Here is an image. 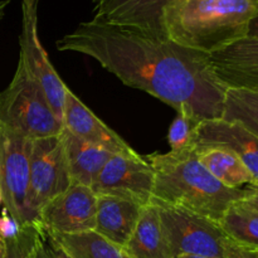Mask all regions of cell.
<instances>
[{
    "instance_id": "obj_1",
    "label": "cell",
    "mask_w": 258,
    "mask_h": 258,
    "mask_svg": "<svg viewBox=\"0 0 258 258\" xmlns=\"http://www.w3.org/2000/svg\"><path fill=\"white\" fill-rule=\"evenodd\" d=\"M60 52L97 60L123 85L203 120L222 118L227 88L217 80L209 54L133 28L82 22L57 40Z\"/></svg>"
},
{
    "instance_id": "obj_2",
    "label": "cell",
    "mask_w": 258,
    "mask_h": 258,
    "mask_svg": "<svg viewBox=\"0 0 258 258\" xmlns=\"http://www.w3.org/2000/svg\"><path fill=\"white\" fill-rule=\"evenodd\" d=\"M145 159L155 175L150 203L183 209L219 222L232 204L247 196L246 186L232 189L217 180L199 163L196 150L183 154L154 153Z\"/></svg>"
},
{
    "instance_id": "obj_3",
    "label": "cell",
    "mask_w": 258,
    "mask_h": 258,
    "mask_svg": "<svg viewBox=\"0 0 258 258\" xmlns=\"http://www.w3.org/2000/svg\"><path fill=\"white\" fill-rule=\"evenodd\" d=\"M258 0H175L164 12L166 37L213 54L248 35Z\"/></svg>"
},
{
    "instance_id": "obj_4",
    "label": "cell",
    "mask_w": 258,
    "mask_h": 258,
    "mask_svg": "<svg viewBox=\"0 0 258 258\" xmlns=\"http://www.w3.org/2000/svg\"><path fill=\"white\" fill-rule=\"evenodd\" d=\"M0 125L29 140L60 135L64 130L40 86L19 59L12 81L0 92Z\"/></svg>"
},
{
    "instance_id": "obj_5",
    "label": "cell",
    "mask_w": 258,
    "mask_h": 258,
    "mask_svg": "<svg viewBox=\"0 0 258 258\" xmlns=\"http://www.w3.org/2000/svg\"><path fill=\"white\" fill-rule=\"evenodd\" d=\"M155 204L171 258L202 256L226 258L227 237L218 222L179 208Z\"/></svg>"
},
{
    "instance_id": "obj_6",
    "label": "cell",
    "mask_w": 258,
    "mask_h": 258,
    "mask_svg": "<svg viewBox=\"0 0 258 258\" xmlns=\"http://www.w3.org/2000/svg\"><path fill=\"white\" fill-rule=\"evenodd\" d=\"M30 143L0 125V189L4 209L20 224L35 222L28 207Z\"/></svg>"
},
{
    "instance_id": "obj_7",
    "label": "cell",
    "mask_w": 258,
    "mask_h": 258,
    "mask_svg": "<svg viewBox=\"0 0 258 258\" xmlns=\"http://www.w3.org/2000/svg\"><path fill=\"white\" fill-rule=\"evenodd\" d=\"M71 185L62 134L30 143L28 207L37 221L40 209Z\"/></svg>"
},
{
    "instance_id": "obj_8",
    "label": "cell",
    "mask_w": 258,
    "mask_h": 258,
    "mask_svg": "<svg viewBox=\"0 0 258 258\" xmlns=\"http://www.w3.org/2000/svg\"><path fill=\"white\" fill-rule=\"evenodd\" d=\"M39 0H22V30L19 34V60L30 77L40 86L55 116L63 122L68 87L50 63L38 34Z\"/></svg>"
},
{
    "instance_id": "obj_9",
    "label": "cell",
    "mask_w": 258,
    "mask_h": 258,
    "mask_svg": "<svg viewBox=\"0 0 258 258\" xmlns=\"http://www.w3.org/2000/svg\"><path fill=\"white\" fill-rule=\"evenodd\" d=\"M154 170L145 156L113 154L98 174L92 190L96 196H112L143 207L153 198Z\"/></svg>"
},
{
    "instance_id": "obj_10",
    "label": "cell",
    "mask_w": 258,
    "mask_h": 258,
    "mask_svg": "<svg viewBox=\"0 0 258 258\" xmlns=\"http://www.w3.org/2000/svg\"><path fill=\"white\" fill-rule=\"evenodd\" d=\"M97 196L92 188L71 184L48 202L37 221L50 234H75L95 231Z\"/></svg>"
},
{
    "instance_id": "obj_11",
    "label": "cell",
    "mask_w": 258,
    "mask_h": 258,
    "mask_svg": "<svg viewBox=\"0 0 258 258\" xmlns=\"http://www.w3.org/2000/svg\"><path fill=\"white\" fill-rule=\"evenodd\" d=\"M175 0H93V20L168 38L164 12Z\"/></svg>"
},
{
    "instance_id": "obj_12",
    "label": "cell",
    "mask_w": 258,
    "mask_h": 258,
    "mask_svg": "<svg viewBox=\"0 0 258 258\" xmlns=\"http://www.w3.org/2000/svg\"><path fill=\"white\" fill-rule=\"evenodd\" d=\"M209 64L226 88L258 92V37H247L209 54Z\"/></svg>"
},
{
    "instance_id": "obj_13",
    "label": "cell",
    "mask_w": 258,
    "mask_h": 258,
    "mask_svg": "<svg viewBox=\"0 0 258 258\" xmlns=\"http://www.w3.org/2000/svg\"><path fill=\"white\" fill-rule=\"evenodd\" d=\"M63 126L66 130L86 143L105 149L112 154H138L117 133L98 118L70 88L66 92Z\"/></svg>"
},
{
    "instance_id": "obj_14",
    "label": "cell",
    "mask_w": 258,
    "mask_h": 258,
    "mask_svg": "<svg viewBox=\"0 0 258 258\" xmlns=\"http://www.w3.org/2000/svg\"><path fill=\"white\" fill-rule=\"evenodd\" d=\"M222 145L238 155L258 185V136L236 121L204 120L199 127L198 145Z\"/></svg>"
},
{
    "instance_id": "obj_15",
    "label": "cell",
    "mask_w": 258,
    "mask_h": 258,
    "mask_svg": "<svg viewBox=\"0 0 258 258\" xmlns=\"http://www.w3.org/2000/svg\"><path fill=\"white\" fill-rule=\"evenodd\" d=\"M144 207L112 196H97L95 231L120 247L130 239Z\"/></svg>"
},
{
    "instance_id": "obj_16",
    "label": "cell",
    "mask_w": 258,
    "mask_h": 258,
    "mask_svg": "<svg viewBox=\"0 0 258 258\" xmlns=\"http://www.w3.org/2000/svg\"><path fill=\"white\" fill-rule=\"evenodd\" d=\"M62 140L71 184L92 188L98 174L113 154L86 143L66 128L62 131Z\"/></svg>"
},
{
    "instance_id": "obj_17",
    "label": "cell",
    "mask_w": 258,
    "mask_h": 258,
    "mask_svg": "<svg viewBox=\"0 0 258 258\" xmlns=\"http://www.w3.org/2000/svg\"><path fill=\"white\" fill-rule=\"evenodd\" d=\"M199 163L226 186L242 189L253 185L254 179L234 151L222 145H199L196 149Z\"/></svg>"
},
{
    "instance_id": "obj_18",
    "label": "cell",
    "mask_w": 258,
    "mask_h": 258,
    "mask_svg": "<svg viewBox=\"0 0 258 258\" xmlns=\"http://www.w3.org/2000/svg\"><path fill=\"white\" fill-rule=\"evenodd\" d=\"M123 248L131 258H171L155 204L144 207L138 224Z\"/></svg>"
},
{
    "instance_id": "obj_19",
    "label": "cell",
    "mask_w": 258,
    "mask_h": 258,
    "mask_svg": "<svg viewBox=\"0 0 258 258\" xmlns=\"http://www.w3.org/2000/svg\"><path fill=\"white\" fill-rule=\"evenodd\" d=\"M50 237L58 251L68 258H131L123 247L108 241L96 231L50 234Z\"/></svg>"
},
{
    "instance_id": "obj_20",
    "label": "cell",
    "mask_w": 258,
    "mask_h": 258,
    "mask_svg": "<svg viewBox=\"0 0 258 258\" xmlns=\"http://www.w3.org/2000/svg\"><path fill=\"white\" fill-rule=\"evenodd\" d=\"M231 242L258 252V211L243 201L232 204L218 222Z\"/></svg>"
},
{
    "instance_id": "obj_21",
    "label": "cell",
    "mask_w": 258,
    "mask_h": 258,
    "mask_svg": "<svg viewBox=\"0 0 258 258\" xmlns=\"http://www.w3.org/2000/svg\"><path fill=\"white\" fill-rule=\"evenodd\" d=\"M8 258H58V248L47 229L38 221L22 226L14 238L7 241Z\"/></svg>"
},
{
    "instance_id": "obj_22",
    "label": "cell",
    "mask_w": 258,
    "mask_h": 258,
    "mask_svg": "<svg viewBox=\"0 0 258 258\" xmlns=\"http://www.w3.org/2000/svg\"><path fill=\"white\" fill-rule=\"evenodd\" d=\"M222 118L236 121L258 136V92L227 88Z\"/></svg>"
},
{
    "instance_id": "obj_23",
    "label": "cell",
    "mask_w": 258,
    "mask_h": 258,
    "mask_svg": "<svg viewBox=\"0 0 258 258\" xmlns=\"http://www.w3.org/2000/svg\"><path fill=\"white\" fill-rule=\"evenodd\" d=\"M203 118L189 111L181 110L176 112V117L171 122L168 131V143L170 153H191L198 145V134Z\"/></svg>"
},
{
    "instance_id": "obj_24",
    "label": "cell",
    "mask_w": 258,
    "mask_h": 258,
    "mask_svg": "<svg viewBox=\"0 0 258 258\" xmlns=\"http://www.w3.org/2000/svg\"><path fill=\"white\" fill-rule=\"evenodd\" d=\"M20 226L5 209H3V213L0 216V237L5 241L14 238L20 232Z\"/></svg>"
},
{
    "instance_id": "obj_25",
    "label": "cell",
    "mask_w": 258,
    "mask_h": 258,
    "mask_svg": "<svg viewBox=\"0 0 258 258\" xmlns=\"http://www.w3.org/2000/svg\"><path fill=\"white\" fill-rule=\"evenodd\" d=\"M224 249H226V258H258V252L237 246L236 243L231 242L228 238L226 241Z\"/></svg>"
},
{
    "instance_id": "obj_26",
    "label": "cell",
    "mask_w": 258,
    "mask_h": 258,
    "mask_svg": "<svg viewBox=\"0 0 258 258\" xmlns=\"http://www.w3.org/2000/svg\"><path fill=\"white\" fill-rule=\"evenodd\" d=\"M246 190L247 196L243 202L258 211V185H247Z\"/></svg>"
},
{
    "instance_id": "obj_27",
    "label": "cell",
    "mask_w": 258,
    "mask_h": 258,
    "mask_svg": "<svg viewBox=\"0 0 258 258\" xmlns=\"http://www.w3.org/2000/svg\"><path fill=\"white\" fill-rule=\"evenodd\" d=\"M248 35H251V37H258V13L256 17H254V19L252 20L251 25H249Z\"/></svg>"
},
{
    "instance_id": "obj_28",
    "label": "cell",
    "mask_w": 258,
    "mask_h": 258,
    "mask_svg": "<svg viewBox=\"0 0 258 258\" xmlns=\"http://www.w3.org/2000/svg\"><path fill=\"white\" fill-rule=\"evenodd\" d=\"M0 258H8V247L7 241L0 237Z\"/></svg>"
},
{
    "instance_id": "obj_29",
    "label": "cell",
    "mask_w": 258,
    "mask_h": 258,
    "mask_svg": "<svg viewBox=\"0 0 258 258\" xmlns=\"http://www.w3.org/2000/svg\"><path fill=\"white\" fill-rule=\"evenodd\" d=\"M9 3V0H2V2H0V22H2V19L4 18L5 10H7Z\"/></svg>"
},
{
    "instance_id": "obj_30",
    "label": "cell",
    "mask_w": 258,
    "mask_h": 258,
    "mask_svg": "<svg viewBox=\"0 0 258 258\" xmlns=\"http://www.w3.org/2000/svg\"><path fill=\"white\" fill-rule=\"evenodd\" d=\"M178 258H213V257H202V256H189V254H185V256H180Z\"/></svg>"
},
{
    "instance_id": "obj_31",
    "label": "cell",
    "mask_w": 258,
    "mask_h": 258,
    "mask_svg": "<svg viewBox=\"0 0 258 258\" xmlns=\"http://www.w3.org/2000/svg\"><path fill=\"white\" fill-rule=\"evenodd\" d=\"M58 258H68V257H67V256H64V254H63L62 252L59 251V253H58Z\"/></svg>"
},
{
    "instance_id": "obj_32",
    "label": "cell",
    "mask_w": 258,
    "mask_h": 258,
    "mask_svg": "<svg viewBox=\"0 0 258 258\" xmlns=\"http://www.w3.org/2000/svg\"><path fill=\"white\" fill-rule=\"evenodd\" d=\"M3 203V196H2V189H0V204Z\"/></svg>"
}]
</instances>
